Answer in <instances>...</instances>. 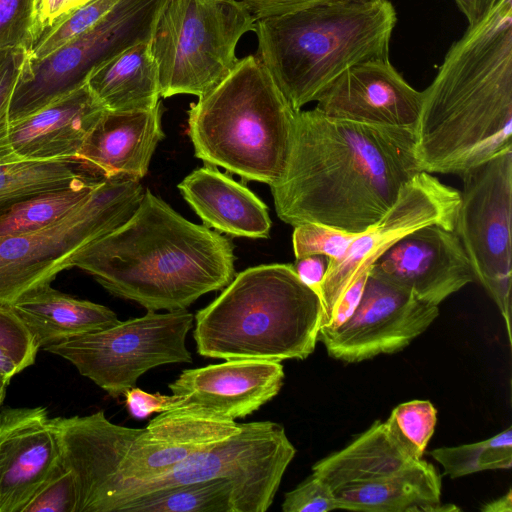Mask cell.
Returning <instances> with one entry per match:
<instances>
[{
    "instance_id": "8fae6325",
    "label": "cell",
    "mask_w": 512,
    "mask_h": 512,
    "mask_svg": "<svg viewBox=\"0 0 512 512\" xmlns=\"http://www.w3.org/2000/svg\"><path fill=\"white\" fill-rule=\"evenodd\" d=\"M194 316L187 309L120 321L106 329L75 336L44 349L71 364L111 397L135 387L148 370L171 363H191L186 337Z\"/></svg>"
},
{
    "instance_id": "7a4b0ae2",
    "label": "cell",
    "mask_w": 512,
    "mask_h": 512,
    "mask_svg": "<svg viewBox=\"0 0 512 512\" xmlns=\"http://www.w3.org/2000/svg\"><path fill=\"white\" fill-rule=\"evenodd\" d=\"M422 92L414 132L421 171L462 175L512 151V0L469 25Z\"/></svg>"
},
{
    "instance_id": "7402d4cb",
    "label": "cell",
    "mask_w": 512,
    "mask_h": 512,
    "mask_svg": "<svg viewBox=\"0 0 512 512\" xmlns=\"http://www.w3.org/2000/svg\"><path fill=\"white\" fill-rule=\"evenodd\" d=\"M161 102L151 110L104 113L76 155L92 174L141 179L164 138Z\"/></svg>"
},
{
    "instance_id": "2e32d148",
    "label": "cell",
    "mask_w": 512,
    "mask_h": 512,
    "mask_svg": "<svg viewBox=\"0 0 512 512\" xmlns=\"http://www.w3.org/2000/svg\"><path fill=\"white\" fill-rule=\"evenodd\" d=\"M370 273L436 306L476 280L455 232L436 224L403 236L372 265Z\"/></svg>"
},
{
    "instance_id": "e575fe53",
    "label": "cell",
    "mask_w": 512,
    "mask_h": 512,
    "mask_svg": "<svg viewBox=\"0 0 512 512\" xmlns=\"http://www.w3.org/2000/svg\"><path fill=\"white\" fill-rule=\"evenodd\" d=\"M76 504L74 475L61 461L22 512H76Z\"/></svg>"
},
{
    "instance_id": "cb8c5ba5",
    "label": "cell",
    "mask_w": 512,
    "mask_h": 512,
    "mask_svg": "<svg viewBox=\"0 0 512 512\" xmlns=\"http://www.w3.org/2000/svg\"><path fill=\"white\" fill-rule=\"evenodd\" d=\"M10 307L26 325L39 348L120 322L108 307L75 298L50 284L28 292Z\"/></svg>"
},
{
    "instance_id": "4dcf8cb0",
    "label": "cell",
    "mask_w": 512,
    "mask_h": 512,
    "mask_svg": "<svg viewBox=\"0 0 512 512\" xmlns=\"http://www.w3.org/2000/svg\"><path fill=\"white\" fill-rule=\"evenodd\" d=\"M120 0H91L74 9L44 31L28 51V59L41 60L74 40L100 21Z\"/></svg>"
},
{
    "instance_id": "f35d334b",
    "label": "cell",
    "mask_w": 512,
    "mask_h": 512,
    "mask_svg": "<svg viewBox=\"0 0 512 512\" xmlns=\"http://www.w3.org/2000/svg\"><path fill=\"white\" fill-rule=\"evenodd\" d=\"M256 20L283 16L339 0H240Z\"/></svg>"
},
{
    "instance_id": "d6a6232c",
    "label": "cell",
    "mask_w": 512,
    "mask_h": 512,
    "mask_svg": "<svg viewBox=\"0 0 512 512\" xmlns=\"http://www.w3.org/2000/svg\"><path fill=\"white\" fill-rule=\"evenodd\" d=\"M23 49L0 50V165L21 161L10 142V104L27 60Z\"/></svg>"
},
{
    "instance_id": "52a82bcc",
    "label": "cell",
    "mask_w": 512,
    "mask_h": 512,
    "mask_svg": "<svg viewBox=\"0 0 512 512\" xmlns=\"http://www.w3.org/2000/svg\"><path fill=\"white\" fill-rule=\"evenodd\" d=\"M144 194L140 179L102 178L92 192L56 221L0 238V305L10 306L75 266L92 243L125 223Z\"/></svg>"
},
{
    "instance_id": "9c48e42d",
    "label": "cell",
    "mask_w": 512,
    "mask_h": 512,
    "mask_svg": "<svg viewBox=\"0 0 512 512\" xmlns=\"http://www.w3.org/2000/svg\"><path fill=\"white\" fill-rule=\"evenodd\" d=\"M256 21L240 0H168L151 39L160 97L200 98L215 88L236 66L237 44Z\"/></svg>"
},
{
    "instance_id": "5b68a950",
    "label": "cell",
    "mask_w": 512,
    "mask_h": 512,
    "mask_svg": "<svg viewBox=\"0 0 512 512\" xmlns=\"http://www.w3.org/2000/svg\"><path fill=\"white\" fill-rule=\"evenodd\" d=\"M323 318L319 295L291 264L250 267L195 316L199 355L224 360H303L315 349Z\"/></svg>"
},
{
    "instance_id": "74e56055",
    "label": "cell",
    "mask_w": 512,
    "mask_h": 512,
    "mask_svg": "<svg viewBox=\"0 0 512 512\" xmlns=\"http://www.w3.org/2000/svg\"><path fill=\"white\" fill-rule=\"evenodd\" d=\"M124 396L128 412L136 419H145L153 413H161L181 405V398L177 395L149 393L136 387L128 389Z\"/></svg>"
},
{
    "instance_id": "6da1fadb",
    "label": "cell",
    "mask_w": 512,
    "mask_h": 512,
    "mask_svg": "<svg viewBox=\"0 0 512 512\" xmlns=\"http://www.w3.org/2000/svg\"><path fill=\"white\" fill-rule=\"evenodd\" d=\"M419 172L414 131L332 118L314 108L296 111L285 174L270 188L278 217L289 225L313 222L361 233Z\"/></svg>"
},
{
    "instance_id": "ba28073f",
    "label": "cell",
    "mask_w": 512,
    "mask_h": 512,
    "mask_svg": "<svg viewBox=\"0 0 512 512\" xmlns=\"http://www.w3.org/2000/svg\"><path fill=\"white\" fill-rule=\"evenodd\" d=\"M330 489L338 509L365 512H450L441 502V476L409 454L386 423L374 422L343 449L312 467Z\"/></svg>"
},
{
    "instance_id": "ac0fdd59",
    "label": "cell",
    "mask_w": 512,
    "mask_h": 512,
    "mask_svg": "<svg viewBox=\"0 0 512 512\" xmlns=\"http://www.w3.org/2000/svg\"><path fill=\"white\" fill-rule=\"evenodd\" d=\"M285 374L280 362L226 360L221 364L186 369L169 384L181 405L213 418H245L272 400L281 390Z\"/></svg>"
},
{
    "instance_id": "b9f144b4",
    "label": "cell",
    "mask_w": 512,
    "mask_h": 512,
    "mask_svg": "<svg viewBox=\"0 0 512 512\" xmlns=\"http://www.w3.org/2000/svg\"><path fill=\"white\" fill-rule=\"evenodd\" d=\"M328 259L322 255L308 256L296 260L294 270L300 280L320 297V288L327 269Z\"/></svg>"
},
{
    "instance_id": "e0dca14e",
    "label": "cell",
    "mask_w": 512,
    "mask_h": 512,
    "mask_svg": "<svg viewBox=\"0 0 512 512\" xmlns=\"http://www.w3.org/2000/svg\"><path fill=\"white\" fill-rule=\"evenodd\" d=\"M315 101V109L332 118L415 132L423 92L409 85L384 57L347 69Z\"/></svg>"
},
{
    "instance_id": "d4e9b609",
    "label": "cell",
    "mask_w": 512,
    "mask_h": 512,
    "mask_svg": "<svg viewBox=\"0 0 512 512\" xmlns=\"http://www.w3.org/2000/svg\"><path fill=\"white\" fill-rule=\"evenodd\" d=\"M86 84L108 111L155 108L160 102L159 70L151 40L137 43L95 68Z\"/></svg>"
},
{
    "instance_id": "f546056e",
    "label": "cell",
    "mask_w": 512,
    "mask_h": 512,
    "mask_svg": "<svg viewBox=\"0 0 512 512\" xmlns=\"http://www.w3.org/2000/svg\"><path fill=\"white\" fill-rule=\"evenodd\" d=\"M437 421V411L427 400H413L395 407L386 426L394 439L412 456L422 458Z\"/></svg>"
},
{
    "instance_id": "d6986e66",
    "label": "cell",
    "mask_w": 512,
    "mask_h": 512,
    "mask_svg": "<svg viewBox=\"0 0 512 512\" xmlns=\"http://www.w3.org/2000/svg\"><path fill=\"white\" fill-rule=\"evenodd\" d=\"M58 434L42 406L0 412V512H22L61 463Z\"/></svg>"
},
{
    "instance_id": "8d00e7d4",
    "label": "cell",
    "mask_w": 512,
    "mask_h": 512,
    "mask_svg": "<svg viewBox=\"0 0 512 512\" xmlns=\"http://www.w3.org/2000/svg\"><path fill=\"white\" fill-rule=\"evenodd\" d=\"M336 509L330 489L313 473L287 492L282 503L284 512H328Z\"/></svg>"
},
{
    "instance_id": "4316f807",
    "label": "cell",
    "mask_w": 512,
    "mask_h": 512,
    "mask_svg": "<svg viewBox=\"0 0 512 512\" xmlns=\"http://www.w3.org/2000/svg\"><path fill=\"white\" fill-rule=\"evenodd\" d=\"M121 512H238L237 496L231 481L217 478L139 496Z\"/></svg>"
},
{
    "instance_id": "83f0119b",
    "label": "cell",
    "mask_w": 512,
    "mask_h": 512,
    "mask_svg": "<svg viewBox=\"0 0 512 512\" xmlns=\"http://www.w3.org/2000/svg\"><path fill=\"white\" fill-rule=\"evenodd\" d=\"M102 178L91 175L16 204L0 216V238L31 232L56 221L82 202Z\"/></svg>"
},
{
    "instance_id": "1f68e13d",
    "label": "cell",
    "mask_w": 512,
    "mask_h": 512,
    "mask_svg": "<svg viewBox=\"0 0 512 512\" xmlns=\"http://www.w3.org/2000/svg\"><path fill=\"white\" fill-rule=\"evenodd\" d=\"M359 233H350L320 223H303L294 227L292 242L296 260L313 255L328 261L339 260Z\"/></svg>"
},
{
    "instance_id": "4fadbf2b",
    "label": "cell",
    "mask_w": 512,
    "mask_h": 512,
    "mask_svg": "<svg viewBox=\"0 0 512 512\" xmlns=\"http://www.w3.org/2000/svg\"><path fill=\"white\" fill-rule=\"evenodd\" d=\"M453 231L478 280L499 308L511 343L512 151L460 175Z\"/></svg>"
},
{
    "instance_id": "f6af8a7d",
    "label": "cell",
    "mask_w": 512,
    "mask_h": 512,
    "mask_svg": "<svg viewBox=\"0 0 512 512\" xmlns=\"http://www.w3.org/2000/svg\"><path fill=\"white\" fill-rule=\"evenodd\" d=\"M481 510L483 512H512V490L509 489L500 498L484 504Z\"/></svg>"
},
{
    "instance_id": "bcb514c9",
    "label": "cell",
    "mask_w": 512,
    "mask_h": 512,
    "mask_svg": "<svg viewBox=\"0 0 512 512\" xmlns=\"http://www.w3.org/2000/svg\"><path fill=\"white\" fill-rule=\"evenodd\" d=\"M9 383L0 378V405L3 403V400L6 395V388Z\"/></svg>"
},
{
    "instance_id": "484cf974",
    "label": "cell",
    "mask_w": 512,
    "mask_h": 512,
    "mask_svg": "<svg viewBox=\"0 0 512 512\" xmlns=\"http://www.w3.org/2000/svg\"><path fill=\"white\" fill-rule=\"evenodd\" d=\"M91 175L94 174L76 158L21 160L1 164L0 216L28 198L68 187Z\"/></svg>"
},
{
    "instance_id": "7c38bea8",
    "label": "cell",
    "mask_w": 512,
    "mask_h": 512,
    "mask_svg": "<svg viewBox=\"0 0 512 512\" xmlns=\"http://www.w3.org/2000/svg\"><path fill=\"white\" fill-rule=\"evenodd\" d=\"M168 0H120L89 30L49 56L25 62L14 89L10 122L86 84L90 73L125 49L153 37Z\"/></svg>"
},
{
    "instance_id": "5bb4252c",
    "label": "cell",
    "mask_w": 512,
    "mask_h": 512,
    "mask_svg": "<svg viewBox=\"0 0 512 512\" xmlns=\"http://www.w3.org/2000/svg\"><path fill=\"white\" fill-rule=\"evenodd\" d=\"M459 200L458 190L430 173L421 171L407 182L392 207L375 224L359 233L339 260L328 261L320 288L321 328L329 323L338 300L350 283L369 272L372 265L403 236L433 224L453 230Z\"/></svg>"
},
{
    "instance_id": "3957f363",
    "label": "cell",
    "mask_w": 512,
    "mask_h": 512,
    "mask_svg": "<svg viewBox=\"0 0 512 512\" xmlns=\"http://www.w3.org/2000/svg\"><path fill=\"white\" fill-rule=\"evenodd\" d=\"M232 241L194 224L149 189L133 215L87 247L76 268L147 311L187 309L235 277Z\"/></svg>"
},
{
    "instance_id": "603a6c76",
    "label": "cell",
    "mask_w": 512,
    "mask_h": 512,
    "mask_svg": "<svg viewBox=\"0 0 512 512\" xmlns=\"http://www.w3.org/2000/svg\"><path fill=\"white\" fill-rule=\"evenodd\" d=\"M178 188L206 227L236 237H269L271 220L265 203L215 166L194 170Z\"/></svg>"
},
{
    "instance_id": "8992f818",
    "label": "cell",
    "mask_w": 512,
    "mask_h": 512,
    "mask_svg": "<svg viewBox=\"0 0 512 512\" xmlns=\"http://www.w3.org/2000/svg\"><path fill=\"white\" fill-rule=\"evenodd\" d=\"M295 113L260 59L248 55L190 105L188 134L206 164L272 187L288 165Z\"/></svg>"
},
{
    "instance_id": "30bf717a",
    "label": "cell",
    "mask_w": 512,
    "mask_h": 512,
    "mask_svg": "<svg viewBox=\"0 0 512 512\" xmlns=\"http://www.w3.org/2000/svg\"><path fill=\"white\" fill-rule=\"evenodd\" d=\"M295 454L294 445L279 423H242L234 435L192 454L165 473L117 483L99 512H121L139 496L217 478L233 483L238 512H265Z\"/></svg>"
},
{
    "instance_id": "9a60e30c",
    "label": "cell",
    "mask_w": 512,
    "mask_h": 512,
    "mask_svg": "<svg viewBox=\"0 0 512 512\" xmlns=\"http://www.w3.org/2000/svg\"><path fill=\"white\" fill-rule=\"evenodd\" d=\"M439 308L369 271L360 301L334 329L319 331L330 356L359 362L406 347L438 317Z\"/></svg>"
},
{
    "instance_id": "277c9868",
    "label": "cell",
    "mask_w": 512,
    "mask_h": 512,
    "mask_svg": "<svg viewBox=\"0 0 512 512\" xmlns=\"http://www.w3.org/2000/svg\"><path fill=\"white\" fill-rule=\"evenodd\" d=\"M388 0H339L256 21L258 58L294 111L361 62L389 57Z\"/></svg>"
},
{
    "instance_id": "f1b7e54d",
    "label": "cell",
    "mask_w": 512,
    "mask_h": 512,
    "mask_svg": "<svg viewBox=\"0 0 512 512\" xmlns=\"http://www.w3.org/2000/svg\"><path fill=\"white\" fill-rule=\"evenodd\" d=\"M429 454L451 478L485 470L510 469L512 466V428L493 437L471 444L442 447Z\"/></svg>"
},
{
    "instance_id": "ee69618b",
    "label": "cell",
    "mask_w": 512,
    "mask_h": 512,
    "mask_svg": "<svg viewBox=\"0 0 512 512\" xmlns=\"http://www.w3.org/2000/svg\"><path fill=\"white\" fill-rule=\"evenodd\" d=\"M24 370L12 355L0 346V378L10 382L11 378Z\"/></svg>"
},
{
    "instance_id": "7bdbcfd3",
    "label": "cell",
    "mask_w": 512,
    "mask_h": 512,
    "mask_svg": "<svg viewBox=\"0 0 512 512\" xmlns=\"http://www.w3.org/2000/svg\"><path fill=\"white\" fill-rule=\"evenodd\" d=\"M499 0H455L459 9L466 16L469 25L483 18Z\"/></svg>"
},
{
    "instance_id": "836d02e7",
    "label": "cell",
    "mask_w": 512,
    "mask_h": 512,
    "mask_svg": "<svg viewBox=\"0 0 512 512\" xmlns=\"http://www.w3.org/2000/svg\"><path fill=\"white\" fill-rule=\"evenodd\" d=\"M36 38L35 0H0V50L29 51Z\"/></svg>"
},
{
    "instance_id": "ab89813d",
    "label": "cell",
    "mask_w": 512,
    "mask_h": 512,
    "mask_svg": "<svg viewBox=\"0 0 512 512\" xmlns=\"http://www.w3.org/2000/svg\"><path fill=\"white\" fill-rule=\"evenodd\" d=\"M89 1L91 0H35V28L37 38L71 11Z\"/></svg>"
},
{
    "instance_id": "44dd1931",
    "label": "cell",
    "mask_w": 512,
    "mask_h": 512,
    "mask_svg": "<svg viewBox=\"0 0 512 512\" xmlns=\"http://www.w3.org/2000/svg\"><path fill=\"white\" fill-rule=\"evenodd\" d=\"M105 107L87 84L10 122V142L21 160L76 158Z\"/></svg>"
},
{
    "instance_id": "d590c367",
    "label": "cell",
    "mask_w": 512,
    "mask_h": 512,
    "mask_svg": "<svg viewBox=\"0 0 512 512\" xmlns=\"http://www.w3.org/2000/svg\"><path fill=\"white\" fill-rule=\"evenodd\" d=\"M0 346L6 349L23 369L35 361L39 347L22 320L10 306L0 305Z\"/></svg>"
},
{
    "instance_id": "60d3db41",
    "label": "cell",
    "mask_w": 512,
    "mask_h": 512,
    "mask_svg": "<svg viewBox=\"0 0 512 512\" xmlns=\"http://www.w3.org/2000/svg\"><path fill=\"white\" fill-rule=\"evenodd\" d=\"M368 275L369 272L359 275L350 283L338 300L329 323L320 330L334 329L350 317L361 299Z\"/></svg>"
},
{
    "instance_id": "ffe728a7",
    "label": "cell",
    "mask_w": 512,
    "mask_h": 512,
    "mask_svg": "<svg viewBox=\"0 0 512 512\" xmlns=\"http://www.w3.org/2000/svg\"><path fill=\"white\" fill-rule=\"evenodd\" d=\"M241 427L242 423L216 419L186 407L161 412L132 441L96 512L117 483L165 473L192 454L234 435Z\"/></svg>"
}]
</instances>
